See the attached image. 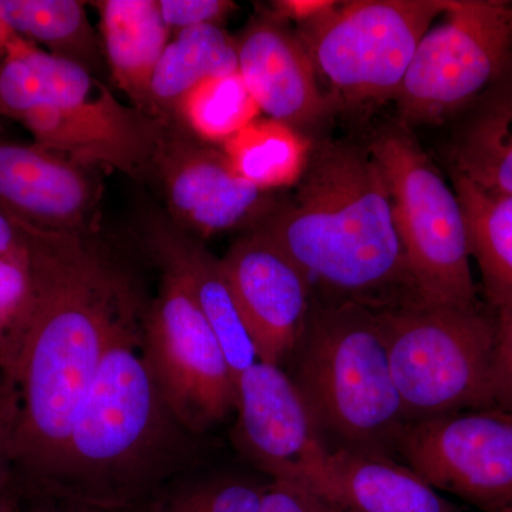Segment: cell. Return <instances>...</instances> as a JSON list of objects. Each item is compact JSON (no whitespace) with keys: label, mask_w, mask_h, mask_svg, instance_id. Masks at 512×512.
Instances as JSON below:
<instances>
[{"label":"cell","mask_w":512,"mask_h":512,"mask_svg":"<svg viewBox=\"0 0 512 512\" xmlns=\"http://www.w3.org/2000/svg\"><path fill=\"white\" fill-rule=\"evenodd\" d=\"M36 305L20 357L15 463L29 487L55 470L110 343L144 315L123 269L90 237L23 224Z\"/></svg>","instance_id":"6da1fadb"},{"label":"cell","mask_w":512,"mask_h":512,"mask_svg":"<svg viewBox=\"0 0 512 512\" xmlns=\"http://www.w3.org/2000/svg\"><path fill=\"white\" fill-rule=\"evenodd\" d=\"M143 318L110 343L55 470L33 490L94 507H140L194 470L201 437L171 412L143 348Z\"/></svg>","instance_id":"7a4b0ae2"},{"label":"cell","mask_w":512,"mask_h":512,"mask_svg":"<svg viewBox=\"0 0 512 512\" xmlns=\"http://www.w3.org/2000/svg\"><path fill=\"white\" fill-rule=\"evenodd\" d=\"M261 228L329 302L379 312L423 301L397 234L386 181L369 150L330 141L313 148L295 197Z\"/></svg>","instance_id":"3957f363"},{"label":"cell","mask_w":512,"mask_h":512,"mask_svg":"<svg viewBox=\"0 0 512 512\" xmlns=\"http://www.w3.org/2000/svg\"><path fill=\"white\" fill-rule=\"evenodd\" d=\"M291 363L292 380L329 451L397 460L409 421L376 311L352 302H313Z\"/></svg>","instance_id":"277c9868"},{"label":"cell","mask_w":512,"mask_h":512,"mask_svg":"<svg viewBox=\"0 0 512 512\" xmlns=\"http://www.w3.org/2000/svg\"><path fill=\"white\" fill-rule=\"evenodd\" d=\"M377 315L409 423L495 406V326L481 308L420 301Z\"/></svg>","instance_id":"5b68a950"},{"label":"cell","mask_w":512,"mask_h":512,"mask_svg":"<svg viewBox=\"0 0 512 512\" xmlns=\"http://www.w3.org/2000/svg\"><path fill=\"white\" fill-rule=\"evenodd\" d=\"M369 151L386 181L394 224L421 299L431 305L480 308L456 191L406 126L380 131Z\"/></svg>","instance_id":"8992f818"},{"label":"cell","mask_w":512,"mask_h":512,"mask_svg":"<svg viewBox=\"0 0 512 512\" xmlns=\"http://www.w3.org/2000/svg\"><path fill=\"white\" fill-rule=\"evenodd\" d=\"M448 0L338 2L301 26V39L336 92L352 104L393 99L421 37Z\"/></svg>","instance_id":"52a82bcc"},{"label":"cell","mask_w":512,"mask_h":512,"mask_svg":"<svg viewBox=\"0 0 512 512\" xmlns=\"http://www.w3.org/2000/svg\"><path fill=\"white\" fill-rule=\"evenodd\" d=\"M507 2L448 0L421 37L397 92L407 124L439 123L481 99L511 72Z\"/></svg>","instance_id":"ba28073f"},{"label":"cell","mask_w":512,"mask_h":512,"mask_svg":"<svg viewBox=\"0 0 512 512\" xmlns=\"http://www.w3.org/2000/svg\"><path fill=\"white\" fill-rule=\"evenodd\" d=\"M163 272L144 312L143 348L171 412L202 437L237 410V389L218 339L180 279Z\"/></svg>","instance_id":"9c48e42d"},{"label":"cell","mask_w":512,"mask_h":512,"mask_svg":"<svg viewBox=\"0 0 512 512\" xmlns=\"http://www.w3.org/2000/svg\"><path fill=\"white\" fill-rule=\"evenodd\" d=\"M483 512H512V412L481 407L409 423L397 461Z\"/></svg>","instance_id":"30bf717a"},{"label":"cell","mask_w":512,"mask_h":512,"mask_svg":"<svg viewBox=\"0 0 512 512\" xmlns=\"http://www.w3.org/2000/svg\"><path fill=\"white\" fill-rule=\"evenodd\" d=\"M239 453L272 480L305 485L325 464L320 439L301 392L284 367L255 362L237 382Z\"/></svg>","instance_id":"8fae6325"},{"label":"cell","mask_w":512,"mask_h":512,"mask_svg":"<svg viewBox=\"0 0 512 512\" xmlns=\"http://www.w3.org/2000/svg\"><path fill=\"white\" fill-rule=\"evenodd\" d=\"M221 262L258 360L291 363L312 311L308 276L262 228L235 242Z\"/></svg>","instance_id":"7c38bea8"},{"label":"cell","mask_w":512,"mask_h":512,"mask_svg":"<svg viewBox=\"0 0 512 512\" xmlns=\"http://www.w3.org/2000/svg\"><path fill=\"white\" fill-rule=\"evenodd\" d=\"M37 146L89 167H109L131 178L153 173L168 124L121 103L103 84L90 99L19 116Z\"/></svg>","instance_id":"4fadbf2b"},{"label":"cell","mask_w":512,"mask_h":512,"mask_svg":"<svg viewBox=\"0 0 512 512\" xmlns=\"http://www.w3.org/2000/svg\"><path fill=\"white\" fill-rule=\"evenodd\" d=\"M153 173L174 224L201 238L238 227L268 205V191L242 178L222 148L197 143L174 124L165 130Z\"/></svg>","instance_id":"5bb4252c"},{"label":"cell","mask_w":512,"mask_h":512,"mask_svg":"<svg viewBox=\"0 0 512 512\" xmlns=\"http://www.w3.org/2000/svg\"><path fill=\"white\" fill-rule=\"evenodd\" d=\"M101 200L96 168L37 144L0 140V208L39 231L90 237Z\"/></svg>","instance_id":"9a60e30c"},{"label":"cell","mask_w":512,"mask_h":512,"mask_svg":"<svg viewBox=\"0 0 512 512\" xmlns=\"http://www.w3.org/2000/svg\"><path fill=\"white\" fill-rule=\"evenodd\" d=\"M238 73L259 110L298 128L313 126L330 109L315 64L301 37L276 16L258 18L237 40Z\"/></svg>","instance_id":"2e32d148"},{"label":"cell","mask_w":512,"mask_h":512,"mask_svg":"<svg viewBox=\"0 0 512 512\" xmlns=\"http://www.w3.org/2000/svg\"><path fill=\"white\" fill-rule=\"evenodd\" d=\"M146 234L148 248L161 271L183 282L207 319L220 342L237 389L239 376L258 362V356L221 259L215 258L200 239L163 217L151 220Z\"/></svg>","instance_id":"e0dca14e"},{"label":"cell","mask_w":512,"mask_h":512,"mask_svg":"<svg viewBox=\"0 0 512 512\" xmlns=\"http://www.w3.org/2000/svg\"><path fill=\"white\" fill-rule=\"evenodd\" d=\"M303 487L342 512H460L394 458L329 451Z\"/></svg>","instance_id":"ac0fdd59"},{"label":"cell","mask_w":512,"mask_h":512,"mask_svg":"<svg viewBox=\"0 0 512 512\" xmlns=\"http://www.w3.org/2000/svg\"><path fill=\"white\" fill-rule=\"evenodd\" d=\"M94 5L100 10L101 43L111 77L136 109L153 116L151 80L170 42L157 0H104Z\"/></svg>","instance_id":"d6986e66"},{"label":"cell","mask_w":512,"mask_h":512,"mask_svg":"<svg viewBox=\"0 0 512 512\" xmlns=\"http://www.w3.org/2000/svg\"><path fill=\"white\" fill-rule=\"evenodd\" d=\"M103 86L80 64L13 35L0 56V114L16 120L47 107L72 106Z\"/></svg>","instance_id":"ffe728a7"},{"label":"cell","mask_w":512,"mask_h":512,"mask_svg":"<svg viewBox=\"0 0 512 512\" xmlns=\"http://www.w3.org/2000/svg\"><path fill=\"white\" fill-rule=\"evenodd\" d=\"M238 73L237 40L217 25L175 33L165 46L151 80V113L173 123L174 110L185 94L207 80Z\"/></svg>","instance_id":"44dd1931"},{"label":"cell","mask_w":512,"mask_h":512,"mask_svg":"<svg viewBox=\"0 0 512 512\" xmlns=\"http://www.w3.org/2000/svg\"><path fill=\"white\" fill-rule=\"evenodd\" d=\"M476 103L454 144L456 174L512 197V70Z\"/></svg>","instance_id":"7402d4cb"},{"label":"cell","mask_w":512,"mask_h":512,"mask_svg":"<svg viewBox=\"0 0 512 512\" xmlns=\"http://www.w3.org/2000/svg\"><path fill=\"white\" fill-rule=\"evenodd\" d=\"M466 218L470 254L480 266L494 313L512 308V197L485 191L454 175Z\"/></svg>","instance_id":"603a6c76"},{"label":"cell","mask_w":512,"mask_h":512,"mask_svg":"<svg viewBox=\"0 0 512 512\" xmlns=\"http://www.w3.org/2000/svg\"><path fill=\"white\" fill-rule=\"evenodd\" d=\"M0 19L13 35L49 53L99 72L103 43L77 0H0Z\"/></svg>","instance_id":"cb8c5ba5"},{"label":"cell","mask_w":512,"mask_h":512,"mask_svg":"<svg viewBox=\"0 0 512 512\" xmlns=\"http://www.w3.org/2000/svg\"><path fill=\"white\" fill-rule=\"evenodd\" d=\"M242 178L264 191L301 180L312 148L295 130L279 121H252L221 147Z\"/></svg>","instance_id":"d4e9b609"},{"label":"cell","mask_w":512,"mask_h":512,"mask_svg":"<svg viewBox=\"0 0 512 512\" xmlns=\"http://www.w3.org/2000/svg\"><path fill=\"white\" fill-rule=\"evenodd\" d=\"M239 73L207 80L185 94L174 110L173 123L205 144L224 146L259 113Z\"/></svg>","instance_id":"484cf974"},{"label":"cell","mask_w":512,"mask_h":512,"mask_svg":"<svg viewBox=\"0 0 512 512\" xmlns=\"http://www.w3.org/2000/svg\"><path fill=\"white\" fill-rule=\"evenodd\" d=\"M36 305L28 244L0 256V375L15 382Z\"/></svg>","instance_id":"4316f807"},{"label":"cell","mask_w":512,"mask_h":512,"mask_svg":"<svg viewBox=\"0 0 512 512\" xmlns=\"http://www.w3.org/2000/svg\"><path fill=\"white\" fill-rule=\"evenodd\" d=\"M266 485L247 478L217 477L167 485L138 512H258Z\"/></svg>","instance_id":"83f0119b"},{"label":"cell","mask_w":512,"mask_h":512,"mask_svg":"<svg viewBox=\"0 0 512 512\" xmlns=\"http://www.w3.org/2000/svg\"><path fill=\"white\" fill-rule=\"evenodd\" d=\"M161 18L170 32L202 25L220 26L237 5L229 0H158Z\"/></svg>","instance_id":"f1b7e54d"},{"label":"cell","mask_w":512,"mask_h":512,"mask_svg":"<svg viewBox=\"0 0 512 512\" xmlns=\"http://www.w3.org/2000/svg\"><path fill=\"white\" fill-rule=\"evenodd\" d=\"M258 512H342L301 484L272 480L266 485Z\"/></svg>","instance_id":"f546056e"},{"label":"cell","mask_w":512,"mask_h":512,"mask_svg":"<svg viewBox=\"0 0 512 512\" xmlns=\"http://www.w3.org/2000/svg\"><path fill=\"white\" fill-rule=\"evenodd\" d=\"M493 319L495 406L512 412V308L495 312Z\"/></svg>","instance_id":"4dcf8cb0"},{"label":"cell","mask_w":512,"mask_h":512,"mask_svg":"<svg viewBox=\"0 0 512 512\" xmlns=\"http://www.w3.org/2000/svg\"><path fill=\"white\" fill-rule=\"evenodd\" d=\"M18 406L15 384L3 380L0 383V495L12 490L13 474L18 473L13 450Z\"/></svg>","instance_id":"1f68e13d"},{"label":"cell","mask_w":512,"mask_h":512,"mask_svg":"<svg viewBox=\"0 0 512 512\" xmlns=\"http://www.w3.org/2000/svg\"><path fill=\"white\" fill-rule=\"evenodd\" d=\"M272 5L276 10V18L292 19L302 26L312 20L322 18L323 15L335 8L338 2H333V0H281Z\"/></svg>","instance_id":"d6a6232c"},{"label":"cell","mask_w":512,"mask_h":512,"mask_svg":"<svg viewBox=\"0 0 512 512\" xmlns=\"http://www.w3.org/2000/svg\"><path fill=\"white\" fill-rule=\"evenodd\" d=\"M25 241L26 232L22 222L0 208V256L22 248Z\"/></svg>","instance_id":"836d02e7"},{"label":"cell","mask_w":512,"mask_h":512,"mask_svg":"<svg viewBox=\"0 0 512 512\" xmlns=\"http://www.w3.org/2000/svg\"><path fill=\"white\" fill-rule=\"evenodd\" d=\"M30 494L35 497L32 503L25 504V512H83L79 505L56 495L43 493V491L29 488Z\"/></svg>","instance_id":"e575fe53"},{"label":"cell","mask_w":512,"mask_h":512,"mask_svg":"<svg viewBox=\"0 0 512 512\" xmlns=\"http://www.w3.org/2000/svg\"><path fill=\"white\" fill-rule=\"evenodd\" d=\"M0 512H25L23 498L13 491V488L8 493L0 495Z\"/></svg>","instance_id":"d590c367"},{"label":"cell","mask_w":512,"mask_h":512,"mask_svg":"<svg viewBox=\"0 0 512 512\" xmlns=\"http://www.w3.org/2000/svg\"><path fill=\"white\" fill-rule=\"evenodd\" d=\"M77 505L82 508L83 512H138L137 507H94V505Z\"/></svg>","instance_id":"8d00e7d4"},{"label":"cell","mask_w":512,"mask_h":512,"mask_svg":"<svg viewBox=\"0 0 512 512\" xmlns=\"http://www.w3.org/2000/svg\"><path fill=\"white\" fill-rule=\"evenodd\" d=\"M13 36V33L10 32V29L8 26H6V23L3 22L2 19H0V56L5 53L6 45H8V42L10 40V37Z\"/></svg>","instance_id":"74e56055"},{"label":"cell","mask_w":512,"mask_h":512,"mask_svg":"<svg viewBox=\"0 0 512 512\" xmlns=\"http://www.w3.org/2000/svg\"><path fill=\"white\" fill-rule=\"evenodd\" d=\"M505 16H507L508 28H510L511 45H512V5H511V3H507V6H505Z\"/></svg>","instance_id":"f35d334b"}]
</instances>
